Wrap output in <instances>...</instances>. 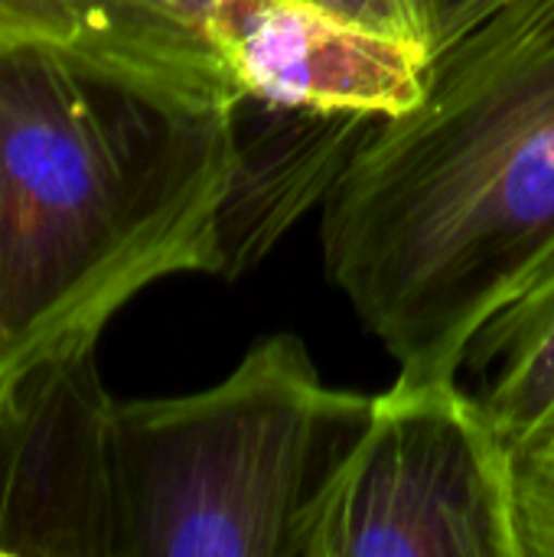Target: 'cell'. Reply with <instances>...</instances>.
<instances>
[{
	"label": "cell",
	"mask_w": 554,
	"mask_h": 557,
	"mask_svg": "<svg viewBox=\"0 0 554 557\" xmlns=\"http://www.w3.org/2000/svg\"><path fill=\"white\" fill-rule=\"evenodd\" d=\"M323 268L402 375L460 379L477 333L554 271V0H506L372 121L320 215Z\"/></svg>",
	"instance_id": "1"
},
{
	"label": "cell",
	"mask_w": 554,
	"mask_h": 557,
	"mask_svg": "<svg viewBox=\"0 0 554 557\" xmlns=\"http://www.w3.org/2000/svg\"><path fill=\"white\" fill-rule=\"evenodd\" d=\"M59 39L82 46L72 0H0V46Z\"/></svg>",
	"instance_id": "9"
},
{
	"label": "cell",
	"mask_w": 554,
	"mask_h": 557,
	"mask_svg": "<svg viewBox=\"0 0 554 557\" xmlns=\"http://www.w3.org/2000/svg\"><path fill=\"white\" fill-rule=\"evenodd\" d=\"M219 42L245 101L382 121L424 95L431 49L320 0H222Z\"/></svg>",
	"instance_id": "6"
},
{
	"label": "cell",
	"mask_w": 554,
	"mask_h": 557,
	"mask_svg": "<svg viewBox=\"0 0 554 557\" xmlns=\"http://www.w3.org/2000/svg\"><path fill=\"white\" fill-rule=\"evenodd\" d=\"M369 411L294 333L258 339L202 392L118 401L121 557H291Z\"/></svg>",
	"instance_id": "3"
},
{
	"label": "cell",
	"mask_w": 554,
	"mask_h": 557,
	"mask_svg": "<svg viewBox=\"0 0 554 557\" xmlns=\"http://www.w3.org/2000/svg\"><path fill=\"white\" fill-rule=\"evenodd\" d=\"M346 16L411 36L428 46L431 39V0H320ZM431 49V46H428Z\"/></svg>",
	"instance_id": "10"
},
{
	"label": "cell",
	"mask_w": 554,
	"mask_h": 557,
	"mask_svg": "<svg viewBox=\"0 0 554 557\" xmlns=\"http://www.w3.org/2000/svg\"><path fill=\"white\" fill-rule=\"evenodd\" d=\"M0 557H121L118 401L95 349L0 385Z\"/></svg>",
	"instance_id": "5"
},
{
	"label": "cell",
	"mask_w": 554,
	"mask_h": 557,
	"mask_svg": "<svg viewBox=\"0 0 554 557\" xmlns=\"http://www.w3.org/2000/svg\"><path fill=\"white\" fill-rule=\"evenodd\" d=\"M238 108L75 42L0 46V385L98 349L167 277H232Z\"/></svg>",
	"instance_id": "2"
},
{
	"label": "cell",
	"mask_w": 554,
	"mask_h": 557,
	"mask_svg": "<svg viewBox=\"0 0 554 557\" xmlns=\"http://www.w3.org/2000/svg\"><path fill=\"white\" fill-rule=\"evenodd\" d=\"M500 3L506 0H431V55L496 13Z\"/></svg>",
	"instance_id": "11"
},
{
	"label": "cell",
	"mask_w": 554,
	"mask_h": 557,
	"mask_svg": "<svg viewBox=\"0 0 554 557\" xmlns=\"http://www.w3.org/2000/svg\"><path fill=\"white\" fill-rule=\"evenodd\" d=\"M291 557H522L516 454L457 379L398 372L297 516Z\"/></svg>",
	"instance_id": "4"
},
{
	"label": "cell",
	"mask_w": 554,
	"mask_h": 557,
	"mask_svg": "<svg viewBox=\"0 0 554 557\" xmlns=\"http://www.w3.org/2000/svg\"><path fill=\"white\" fill-rule=\"evenodd\" d=\"M82 49L212 108H238L219 42L222 0H72Z\"/></svg>",
	"instance_id": "7"
},
{
	"label": "cell",
	"mask_w": 554,
	"mask_h": 557,
	"mask_svg": "<svg viewBox=\"0 0 554 557\" xmlns=\"http://www.w3.org/2000/svg\"><path fill=\"white\" fill-rule=\"evenodd\" d=\"M464 369L516 457L554 450V271L477 333Z\"/></svg>",
	"instance_id": "8"
}]
</instances>
